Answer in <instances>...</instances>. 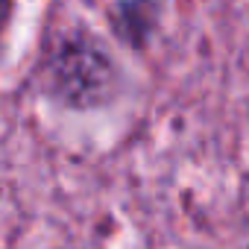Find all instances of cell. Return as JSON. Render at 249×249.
<instances>
[{"label":"cell","mask_w":249,"mask_h":249,"mask_svg":"<svg viewBox=\"0 0 249 249\" xmlns=\"http://www.w3.org/2000/svg\"><path fill=\"white\" fill-rule=\"evenodd\" d=\"M159 15H161V0H114L111 30L132 50H144L159 27Z\"/></svg>","instance_id":"cell-2"},{"label":"cell","mask_w":249,"mask_h":249,"mask_svg":"<svg viewBox=\"0 0 249 249\" xmlns=\"http://www.w3.org/2000/svg\"><path fill=\"white\" fill-rule=\"evenodd\" d=\"M41 82L53 103L73 111H91L117 97L120 65L97 38L76 30L50 47L41 65Z\"/></svg>","instance_id":"cell-1"}]
</instances>
